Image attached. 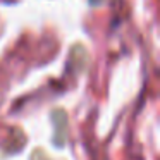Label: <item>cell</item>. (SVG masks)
<instances>
[{
	"mask_svg": "<svg viewBox=\"0 0 160 160\" xmlns=\"http://www.w3.org/2000/svg\"><path fill=\"white\" fill-rule=\"evenodd\" d=\"M53 124H55V136H53V143L57 146H62L67 138V114L62 108H55L53 110Z\"/></svg>",
	"mask_w": 160,
	"mask_h": 160,
	"instance_id": "obj_1",
	"label": "cell"
},
{
	"mask_svg": "<svg viewBox=\"0 0 160 160\" xmlns=\"http://www.w3.org/2000/svg\"><path fill=\"white\" fill-rule=\"evenodd\" d=\"M71 62L76 66L78 71H83L88 64V53H86V48L83 45H76L71 52Z\"/></svg>",
	"mask_w": 160,
	"mask_h": 160,
	"instance_id": "obj_2",
	"label": "cell"
},
{
	"mask_svg": "<svg viewBox=\"0 0 160 160\" xmlns=\"http://www.w3.org/2000/svg\"><path fill=\"white\" fill-rule=\"evenodd\" d=\"M31 160H50V158L45 155V152H43V150H35V152H33V155H31Z\"/></svg>",
	"mask_w": 160,
	"mask_h": 160,
	"instance_id": "obj_3",
	"label": "cell"
}]
</instances>
